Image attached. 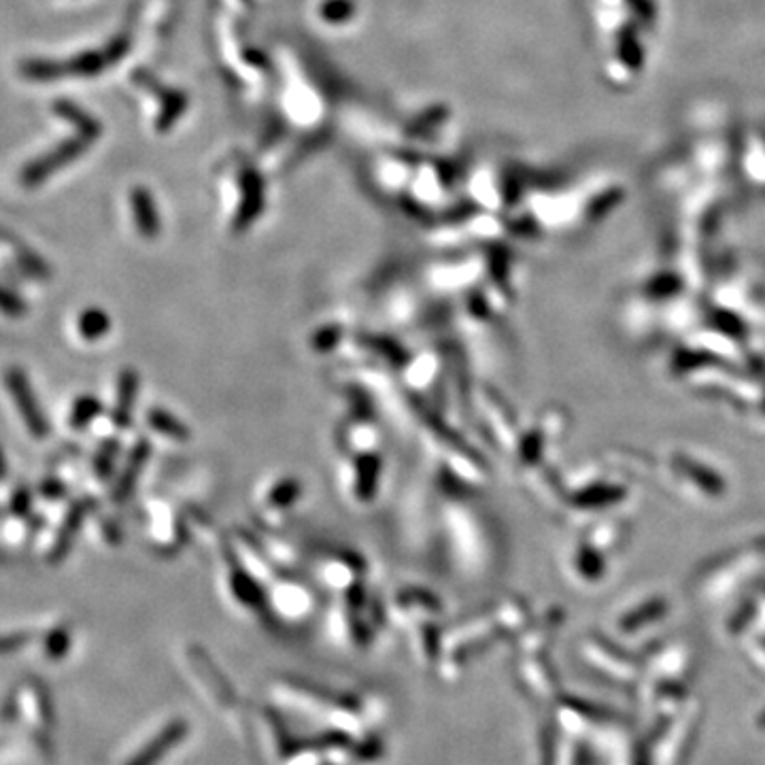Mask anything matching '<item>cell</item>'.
Instances as JSON below:
<instances>
[{
  "label": "cell",
  "instance_id": "cell-9",
  "mask_svg": "<svg viewBox=\"0 0 765 765\" xmlns=\"http://www.w3.org/2000/svg\"><path fill=\"white\" fill-rule=\"evenodd\" d=\"M100 412L102 404L98 398H94V395H81V398H77L75 404H72L71 419H68V421H71L72 429H85L89 428V423H92Z\"/></svg>",
  "mask_w": 765,
  "mask_h": 765
},
{
  "label": "cell",
  "instance_id": "cell-3",
  "mask_svg": "<svg viewBox=\"0 0 765 765\" xmlns=\"http://www.w3.org/2000/svg\"><path fill=\"white\" fill-rule=\"evenodd\" d=\"M139 387L140 378L139 372L132 368H126L117 377V394H115V404H113L111 419L115 423L117 429H126L132 423V411L136 400H139Z\"/></svg>",
  "mask_w": 765,
  "mask_h": 765
},
{
  "label": "cell",
  "instance_id": "cell-11",
  "mask_svg": "<svg viewBox=\"0 0 765 765\" xmlns=\"http://www.w3.org/2000/svg\"><path fill=\"white\" fill-rule=\"evenodd\" d=\"M71 649V632L66 627H55L45 636V655L49 659H60Z\"/></svg>",
  "mask_w": 765,
  "mask_h": 765
},
{
  "label": "cell",
  "instance_id": "cell-8",
  "mask_svg": "<svg viewBox=\"0 0 765 765\" xmlns=\"http://www.w3.org/2000/svg\"><path fill=\"white\" fill-rule=\"evenodd\" d=\"M378 466H381V462H378L377 455H364V457H360V462H357L355 491H357V496L364 497V500L372 497L374 491H377Z\"/></svg>",
  "mask_w": 765,
  "mask_h": 765
},
{
  "label": "cell",
  "instance_id": "cell-5",
  "mask_svg": "<svg viewBox=\"0 0 765 765\" xmlns=\"http://www.w3.org/2000/svg\"><path fill=\"white\" fill-rule=\"evenodd\" d=\"M130 202H132L134 224H136V228H139L140 234H143L145 238L156 236L157 232H160V219H157L156 204H153L151 196L147 194L145 190H136V191H132V198H130Z\"/></svg>",
  "mask_w": 765,
  "mask_h": 765
},
{
  "label": "cell",
  "instance_id": "cell-1",
  "mask_svg": "<svg viewBox=\"0 0 765 765\" xmlns=\"http://www.w3.org/2000/svg\"><path fill=\"white\" fill-rule=\"evenodd\" d=\"M4 385H7L11 400H13L17 412H20L21 421H24L30 436H34V438H47L51 432L49 419L43 412L41 402H38L37 394H34L26 372L17 366L7 368V370H4Z\"/></svg>",
  "mask_w": 765,
  "mask_h": 765
},
{
  "label": "cell",
  "instance_id": "cell-17",
  "mask_svg": "<svg viewBox=\"0 0 765 765\" xmlns=\"http://www.w3.org/2000/svg\"><path fill=\"white\" fill-rule=\"evenodd\" d=\"M38 491H41L45 500H60V497L66 493V487L62 480L55 479V476H47V479L41 483V487H38Z\"/></svg>",
  "mask_w": 765,
  "mask_h": 765
},
{
  "label": "cell",
  "instance_id": "cell-2",
  "mask_svg": "<svg viewBox=\"0 0 765 765\" xmlns=\"http://www.w3.org/2000/svg\"><path fill=\"white\" fill-rule=\"evenodd\" d=\"M96 510V500L94 497H79L71 504L68 513L62 519L58 527V534L54 538V544L49 548V564H60L68 553L72 551V544H75L77 536L81 534V527L88 521L89 514Z\"/></svg>",
  "mask_w": 765,
  "mask_h": 765
},
{
  "label": "cell",
  "instance_id": "cell-10",
  "mask_svg": "<svg viewBox=\"0 0 765 765\" xmlns=\"http://www.w3.org/2000/svg\"><path fill=\"white\" fill-rule=\"evenodd\" d=\"M119 449H122V445H119L117 438H106L98 446V451H96L92 466H94L96 476H98L100 480L111 479L113 468H115V457L119 455Z\"/></svg>",
  "mask_w": 765,
  "mask_h": 765
},
{
  "label": "cell",
  "instance_id": "cell-18",
  "mask_svg": "<svg viewBox=\"0 0 765 765\" xmlns=\"http://www.w3.org/2000/svg\"><path fill=\"white\" fill-rule=\"evenodd\" d=\"M7 474H9V463H7V457H4L3 446H0V483L7 480Z\"/></svg>",
  "mask_w": 765,
  "mask_h": 765
},
{
  "label": "cell",
  "instance_id": "cell-14",
  "mask_svg": "<svg viewBox=\"0 0 765 765\" xmlns=\"http://www.w3.org/2000/svg\"><path fill=\"white\" fill-rule=\"evenodd\" d=\"M298 496H300L298 480L285 479L270 491V504L272 506H289V504L296 500Z\"/></svg>",
  "mask_w": 765,
  "mask_h": 765
},
{
  "label": "cell",
  "instance_id": "cell-16",
  "mask_svg": "<svg viewBox=\"0 0 765 765\" xmlns=\"http://www.w3.org/2000/svg\"><path fill=\"white\" fill-rule=\"evenodd\" d=\"M11 513L15 517H26L32 508V491L28 485H17L13 496H11Z\"/></svg>",
  "mask_w": 765,
  "mask_h": 765
},
{
  "label": "cell",
  "instance_id": "cell-6",
  "mask_svg": "<svg viewBox=\"0 0 765 765\" xmlns=\"http://www.w3.org/2000/svg\"><path fill=\"white\" fill-rule=\"evenodd\" d=\"M147 421H149V425L157 434L166 436V438H173L179 442L190 440V429H187V425L181 423L179 419L170 415V412L162 411V408H153V411H149Z\"/></svg>",
  "mask_w": 765,
  "mask_h": 765
},
{
  "label": "cell",
  "instance_id": "cell-15",
  "mask_svg": "<svg viewBox=\"0 0 765 765\" xmlns=\"http://www.w3.org/2000/svg\"><path fill=\"white\" fill-rule=\"evenodd\" d=\"M34 640L32 632H11L4 633V636H0V655H11L15 653V650L24 649Z\"/></svg>",
  "mask_w": 765,
  "mask_h": 765
},
{
  "label": "cell",
  "instance_id": "cell-4",
  "mask_svg": "<svg viewBox=\"0 0 765 765\" xmlns=\"http://www.w3.org/2000/svg\"><path fill=\"white\" fill-rule=\"evenodd\" d=\"M149 455H151V445L145 438H140L134 445V449L130 451L126 463H123L122 472H119L115 489H113V500L115 502L130 500V496H132L134 487L140 479V472H143V468L147 466V459H149Z\"/></svg>",
  "mask_w": 765,
  "mask_h": 765
},
{
  "label": "cell",
  "instance_id": "cell-12",
  "mask_svg": "<svg viewBox=\"0 0 765 765\" xmlns=\"http://www.w3.org/2000/svg\"><path fill=\"white\" fill-rule=\"evenodd\" d=\"M17 262H20V268L24 270V275L32 276V279H37V281L51 279L49 266L45 264L37 253H32V251H28V249H24V251H20V255H17Z\"/></svg>",
  "mask_w": 765,
  "mask_h": 765
},
{
  "label": "cell",
  "instance_id": "cell-7",
  "mask_svg": "<svg viewBox=\"0 0 765 765\" xmlns=\"http://www.w3.org/2000/svg\"><path fill=\"white\" fill-rule=\"evenodd\" d=\"M77 330H79V334H81V338L89 340V343H94V340H98V338L105 336V334H109L111 319H109V315L105 313V310L88 309V310H83L81 315H79Z\"/></svg>",
  "mask_w": 765,
  "mask_h": 765
},
{
  "label": "cell",
  "instance_id": "cell-13",
  "mask_svg": "<svg viewBox=\"0 0 765 765\" xmlns=\"http://www.w3.org/2000/svg\"><path fill=\"white\" fill-rule=\"evenodd\" d=\"M0 313L7 315V317H24L28 313V304L26 300L20 296V293L11 292L7 285H3L0 283Z\"/></svg>",
  "mask_w": 765,
  "mask_h": 765
}]
</instances>
